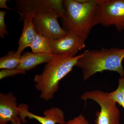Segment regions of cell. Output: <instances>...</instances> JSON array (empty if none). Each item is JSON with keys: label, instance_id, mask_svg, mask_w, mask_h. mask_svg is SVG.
I'll use <instances>...</instances> for the list:
<instances>
[{"label": "cell", "instance_id": "1", "mask_svg": "<svg viewBox=\"0 0 124 124\" xmlns=\"http://www.w3.org/2000/svg\"><path fill=\"white\" fill-rule=\"evenodd\" d=\"M82 54L76 67L81 70L85 81L96 73L105 71L116 72L119 74L120 77L124 76L122 64L124 58V48L87 49Z\"/></svg>", "mask_w": 124, "mask_h": 124}, {"label": "cell", "instance_id": "2", "mask_svg": "<svg viewBox=\"0 0 124 124\" xmlns=\"http://www.w3.org/2000/svg\"><path fill=\"white\" fill-rule=\"evenodd\" d=\"M82 54L73 57L65 54H54L42 73L34 77L35 86L40 93L41 98L46 101L53 99L59 88L60 81L76 66Z\"/></svg>", "mask_w": 124, "mask_h": 124}, {"label": "cell", "instance_id": "3", "mask_svg": "<svg viewBox=\"0 0 124 124\" xmlns=\"http://www.w3.org/2000/svg\"><path fill=\"white\" fill-rule=\"evenodd\" d=\"M97 0H65V14L61 18L63 28L87 39L92 28Z\"/></svg>", "mask_w": 124, "mask_h": 124}, {"label": "cell", "instance_id": "4", "mask_svg": "<svg viewBox=\"0 0 124 124\" xmlns=\"http://www.w3.org/2000/svg\"><path fill=\"white\" fill-rule=\"evenodd\" d=\"M80 98L93 100L100 106V111L95 113L94 124H120L119 110L109 93L99 90L86 91Z\"/></svg>", "mask_w": 124, "mask_h": 124}, {"label": "cell", "instance_id": "5", "mask_svg": "<svg viewBox=\"0 0 124 124\" xmlns=\"http://www.w3.org/2000/svg\"><path fill=\"white\" fill-rule=\"evenodd\" d=\"M99 24L124 31V0H97L94 26Z\"/></svg>", "mask_w": 124, "mask_h": 124}, {"label": "cell", "instance_id": "6", "mask_svg": "<svg viewBox=\"0 0 124 124\" xmlns=\"http://www.w3.org/2000/svg\"><path fill=\"white\" fill-rule=\"evenodd\" d=\"M60 13L55 9H46L41 11L33 18L32 22L36 32L49 40H54L64 37L68 32L60 26L58 22L61 18Z\"/></svg>", "mask_w": 124, "mask_h": 124}, {"label": "cell", "instance_id": "7", "mask_svg": "<svg viewBox=\"0 0 124 124\" xmlns=\"http://www.w3.org/2000/svg\"><path fill=\"white\" fill-rule=\"evenodd\" d=\"M16 5L21 22L32 20L37 14L46 9H55L61 15L65 11L62 0H18Z\"/></svg>", "mask_w": 124, "mask_h": 124}, {"label": "cell", "instance_id": "8", "mask_svg": "<svg viewBox=\"0 0 124 124\" xmlns=\"http://www.w3.org/2000/svg\"><path fill=\"white\" fill-rule=\"evenodd\" d=\"M86 40V38L76 33L68 32L64 37L57 40H50L51 54L75 57L78 51L85 47Z\"/></svg>", "mask_w": 124, "mask_h": 124}, {"label": "cell", "instance_id": "9", "mask_svg": "<svg viewBox=\"0 0 124 124\" xmlns=\"http://www.w3.org/2000/svg\"><path fill=\"white\" fill-rule=\"evenodd\" d=\"M20 111L19 117L23 124L27 123L26 117L34 119L41 124H64L66 121L64 112L59 108L53 107L44 112V116L36 115L28 110V106L25 104L18 106Z\"/></svg>", "mask_w": 124, "mask_h": 124}, {"label": "cell", "instance_id": "10", "mask_svg": "<svg viewBox=\"0 0 124 124\" xmlns=\"http://www.w3.org/2000/svg\"><path fill=\"white\" fill-rule=\"evenodd\" d=\"M17 98L13 93L0 94V124H12L19 117Z\"/></svg>", "mask_w": 124, "mask_h": 124}, {"label": "cell", "instance_id": "11", "mask_svg": "<svg viewBox=\"0 0 124 124\" xmlns=\"http://www.w3.org/2000/svg\"><path fill=\"white\" fill-rule=\"evenodd\" d=\"M54 55L47 53L24 52L21 55L20 63L17 68L26 72L39 64L48 62Z\"/></svg>", "mask_w": 124, "mask_h": 124}, {"label": "cell", "instance_id": "12", "mask_svg": "<svg viewBox=\"0 0 124 124\" xmlns=\"http://www.w3.org/2000/svg\"><path fill=\"white\" fill-rule=\"evenodd\" d=\"M23 22L22 33L18 42L17 51L20 54L26 48L30 46L36 34L32 20H24Z\"/></svg>", "mask_w": 124, "mask_h": 124}, {"label": "cell", "instance_id": "13", "mask_svg": "<svg viewBox=\"0 0 124 124\" xmlns=\"http://www.w3.org/2000/svg\"><path fill=\"white\" fill-rule=\"evenodd\" d=\"M21 55L17 51H9L0 59V68L12 69L17 68L20 63Z\"/></svg>", "mask_w": 124, "mask_h": 124}, {"label": "cell", "instance_id": "14", "mask_svg": "<svg viewBox=\"0 0 124 124\" xmlns=\"http://www.w3.org/2000/svg\"><path fill=\"white\" fill-rule=\"evenodd\" d=\"M29 47L33 53L51 54L49 40L41 34L36 33L35 39Z\"/></svg>", "mask_w": 124, "mask_h": 124}, {"label": "cell", "instance_id": "15", "mask_svg": "<svg viewBox=\"0 0 124 124\" xmlns=\"http://www.w3.org/2000/svg\"><path fill=\"white\" fill-rule=\"evenodd\" d=\"M109 93L116 103L124 109V76L119 79L117 88Z\"/></svg>", "mask_w": 124, "mask_h": 124}, {"label": "cell", "instance_id": "16", "mask_svg": "<svg viewBox=\"0 0 124 124\" xmlns=\"http://www.w3.org/2000/svg\"><path fill=\"white\" fill-rule=\"evenodd\" d=\"M26 72L16 68L12 69H1L0 71V79L9 76H13L18 74H24Z\"/></svg>", "mask_w": 124, "mask_h": 124}, {"label": "cell", "instance_id": "17", "mask_svg": "<svg viewBox=\"0 0 124 124\" xmlns=\"http://www.w3.org/2000/svg\"><path fill=\"white\" fill-rule=\"evenodd\" d=\"M6 13V11H0V37L1 38H4L5 36L7 35L8 34L5 20Z\"/></svg>", "mask_w": 124, "mask_h": 124}, {"label": "cell", "instance_id": "18", "mask_svg": "<svg viewBox=\"0 0 124 124\" xmlns=\"http://www.w3.org/2000/svg\"><path fill=\"white\" fill-rule=\"evenodd\" d=\"M64 124H89L88 121L82 115L68 121Z\"/></svg>", "mask_w": 124, "mask_h": 124}, {"label": "cell", "instance_id": "19", "mask_svg": "<svg viewBox=\"0 0 124 124\" xmlns=\"http://www.w3.org/2000/svg\"><path fill=\"white\" fill-rule=\"evenodd\" d=\"M8 0H0V8H5L9 10H15L12 9L8 7L6 5V3Z\"/></svg>", "mask_w": 124, "mask_h": 124}, {"label": "cell", "instance_id": "20", "mask_svg": "<svg viewBox=\"0 0 124 124\" xmlns=\"http://www.w3.org/2000/svg\"><path fill=\"white\" fill-rule=\"evenodd\" d=\"M22 121L20 117H18L16 120L14 121L12 124H22Z\"/></svg>", "mask_w": 124, "mask_h": 124}]
</instances>
